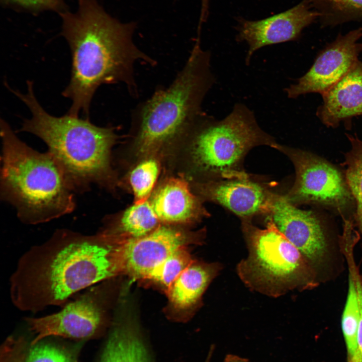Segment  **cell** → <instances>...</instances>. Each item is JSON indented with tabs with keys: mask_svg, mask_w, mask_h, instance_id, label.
Here are the masks:
<instances>
[{
	"mask_svg": "<svg viewBox=\"0 0 362 362\" xmlns=\"http://www.w3.org/2000/svg\"><path fill=\"white\" fill-rule=\"evenodd\" d=\"M116 242L102 233L59 229L20 258L10 278L14 305L36 312L64 304L74 294L117 275Z\"/></svg>",
	"mask_w": 362,
	"mask_h": 362,
	"instance_id": "cell-1",
	"label": "cell"
},
{
	"mask_svg": "<svg viewBox=\"0 0 362 362\" xmlns=\"http://www.w3.org/2000/svg\"><path fill=\"white\" fill-rule=\"evenodd\" d=\"M78 9L59 15L62 35L71 53V78L62 93L71 105L67 113L89 119L93 96L103 84L125 83L136 89L134 66L154 60L142 52L132 39L136 24L122 23L107 13L97 0H77Z\"/></svg>",
	"mask_w": 362,
	"mask_h": 362,
	"instance_id": "cell-2",
	"label": "cell"
},
{
	"mask_svg": "<svg viewBox=\"0 0 362 362\" xmlns=\"http://www.w3.org/2000/svg\"><path fill=\"white\" fill-rule=\"evenodd\" d=\"M27 84L24 94L9 87L32 114L31 118L24 120L20 131L33 134L44 142L74 192L87 191L93 184L112 188L115 177L111 163V149L117 139L114 129L67 114L51 115L35 97L33 82L28 80Z\"/></svg>",
	"mask_w": 362,
	"mask_h": 362,
	"instance_id": "cell-3",
	"label": "cell"
},
{
	"mask_svg": "<svg viewBox=\"0 0 362 362\" xmlns=\"http://www.w3.org/2000/svg\"><path fill=\"white\" fill-rule=\"evenodd\" d=\"M0 127L1 199L13 205L21 221L28 224L71 213L75 206L74 191L53 155L27 145L3 119Z\"/></svg>",
	"mask_w": 362,
	"mask_h": 362,
	"instance_id": "cell-4",
	"label": "cell"
},
{
	"mask_svg": "<svg viewBox=\"0 0 362 362\" xmlns=\"http://www.w3.org/2000/svg\"><path fill=\"white\" fill-rule=\"evenodd\" d=\"M199 36L172 83L155 92L140 112L134 147L144 159L154 157L188 131L193 133L205 114L202 104L215 79L210 53L201 48Z\"/></svg>",
	"mask_w": 362,
	"mask_h": 362,
	"instance_id": "cell-5",
	"label": "cell"
},
{
	"mask_svg": "<svg viewBox=\"0 0 362 362\" xmlns=\"http://www.w3.org/2000/svg\"><path fill=\"white\" fill-rule=\"evenodd\" d=\"M248 253L237 264L238 277L250 290L278 298L291 291L316 287L318 274L308 259L267 218L260 228L241 219Z\"/></svg>",
	"mask_w": 362,
	"mask_h": 362,
	"instance_id": "cell-6",
	"label": "cell"
},
{
	"mask_svg": "<svg viewBox=\"0 0 362 362\" xmlns=\"http://www.w3.org/2000/svg\"><path fill=\"white\" fill-rule=\"evenodd\" d=\"M278 144L252 111L237 103L221 120L204 116L192 135L190 156L201 181L245 177L250 175L244 167L248 152L259 146L275 149Z\"/></svg>",
	"mask_w": 362,
	"mask_h": 362,
	"instance_id": "cell-7",
	"label": "cell"
},
{
	"mask_svg": "<svg viewBox=\"0 0 362 362\" xmlns=\"http://www.w3.org/2000/svg\"><path fill=\"white\" fill-rule=\"evenodd\" d=\"M275 149L286 155L295 170L293 185L284 194L296 206L319 203L341 209L350 201L351 194L341 173L333 165L309 152L278 144Z\"/></svg>",
	"mask_w": 362,
	"mask_h": 362,
	"instance_id": "cell-8",
	"label": "cell"
},
{
	"mask_svg": "<svg viewBox=\"0 0 362 362\" xmlns=\"http://www.w3.org/2000/svg\"><path fill=\"white\" fill-rule=\"evenodd\" d=\"M280 231L308 259L320 281L330 270L335 245L329 239L319 219L311 211L289 203L283 194L274 193L269 213Z\"/></svg>",
	"mask_w": 362,
	"mask_h": 362,
	"instance_id": "cell-9",
	"label": "cell"
},
{
	"mask_svg": "<svg viewBox=\"0 0 362 362\" xmlns=\"http://www.w3.org/2000/svg\"><path fill=\"white\" fill-rule=\"evenodd\" d=\"M196 234L160 225L143 237L117 241L115 255L119 274L146 279L169 255L201 236H195Z\"/></svg>",
	"mask_w": 362,
	"mask_h": 362,
	"instance_id": "cell-10",
	"label": "cell"
},
{
	"mask_svg": "<svg viewBox=\"0 0 362 362\" xmlns=\"http://www.w3.org/2000/svg\"><path fill=\"white\" fill-rule=\"evenodd\" d=\"M104 310L98 286L92 287L56 313L27 321L36 336L32 345L50 336L81 339L92 337L101 330Z\"/></svg>",
	"mask_w": 362,
	"mask_h": 362,
	"instance_id": "cell-11",
	"label": "cell"
},
{
	"mask_svg": "<svg viewBox=\"0 0 362 362\" xmlns=\"http://www.w3.org/2000/svg\"><path fill=\"white\" fill-rule=\"evenodd\" d=\"M361 37L362 27L339 35L320 53L309 70L285 89L288 97L327 91L358 60L362 43L358 41Z\"/></svg>",
	"mask_w": 362,
	"mask_h": 362,
	"instance_id": "cell-12",
	"label": "cell"
},
{
	"mask_svg": "<svg viewBox=\"0 0 362 362\" xmlns=\"http://www.w3.org/2000/svg\"><path fill=\"white\" fill-rule=\"evenodd\" d=\"M198 196L203 201L221 206L241 219L266 216L274 194L265 183L250 176L195 184Z\"/></svg>",
	"mask_w": 362,
	"mask_h": 362,
	"instance_id": "cell-13",
	"label": "cell"
},
{
	"mask_svg": "<svg viewBox=\"0 0 362 362\" xmlns=\"http://www.w3.org/2000/svg\"><path fill=\"white\" fill-rule=\"evenodd\" d=\"M320 14L308 0H304L288 10L257 21L240 20L237 40L248 45L245 58L250 63L254 52L267 45L297 39L303 30L319 18Z\"/></svg>",
	"mask_w": 362,
	"mask_h": 362,
	"instance_id": "cell-14",
	"label": "cell"
},
{
	"mask_svg": "<svg viewBox=\"0 0 362 362\" xmlns=\"http://www.w3.org/2000/svg\"><path fill=\"white\" fill-rule=\"evenodd\" d=\"M149 201L161 223H192L209 216L202 200L191 191L183 177L166 179L152 193Z\"/></svg>",
	"mask_w": 362,
	"mask_h": 362,
	"instance_id": "cell-15",
	"label": "cell"
},
{
	"mask_svg": "<svg viewBox=\"0 0 362 362\" xmlns=\"http://www.w3.org/2000/svg\"><path fill=\"white\" fill-rule=\"evenodd\" d=\"M323 103L316 115L327 127L362 115V62L358 60L349 71L321 95Z\"/></svg>",
	"mask_w": 362,
	"mask_h": 362,
	"instance_id": "cell-16",
	"label": "cell"
},
{
	"mask_svg": "<svg viewBox=\"0 0 362 362\" xmlns=\"http://www.w3.org/2000/svg\"><path fill=\"white\" fill-rule=\"evenodd\" d=\"M100 362H152L137 325L121 319L112 329Z\"/></svg>",
	"mask_w": 362,
	"mask_h": 362,
	"instance_id": "cell-17",
	"label": "cell"
},
{
	"mask_svg": "<svg viewBox=\"0 0 362 362\" xmlns=\"http://www.w3.org/2000/svg\"><path fill=\"white\" fill-rule=\"evenodd\" d=\"M222 269L218 262H193L167 290L169 299L176 308L186 309L197 304L211 281Z\"/></svg>",
	"mask_w": 362,
	"mask_h": 362,
	"instance_id": "cell-18",
	"label": "cell"
},
{
	"mask_svg": "<svg viewBox=\"0 0 362 362\" xmlns=\"http://www.w3.org/2000/svg\"><path fill=\"white\" fill-rule=\"evenodd\" d=\"M149 199L141 204H135L121 214L117 223L102 233L113 238L126 236L127 239L143 237L160 225Z\"/></svg>",
	"mask_w": 362,
	"mask_h": 362,
	"instance_id": "cell-19",
	"label": "cell"
},
{
	"mask_svg": "<svg viewBox=\"0 0 362 362\" xmlns=\"http://www.w3.org/2000/svg\"><path fill=\"white\" fill-rule=\"evenodd\" d=\"M351 149L345 155V179L356 203L355 219L362 240V139L347 135Z\"/></svg>",
	"mask_w": 362,
	"mask_h": 362,
	"instance_id": "cell-20",
	"label": "cell"
},
{
	"mask_svg": "<svg viewBox=\"0 0 362 362\" xmlns=\"http://www.w3.org/2000/svg\"><path fill=\"white\" fill-rule=\"evenodd\" d=\"M308 1L325 26L362 19V0Z\"/></svg>",
	"mask_w": 362,
	"mask_h": 362,
	"instance_id": "cell-21",
	"label": "cell"
},
{
	"mask_svg": "<svg viewBox=\"0 0 362 362\" xmlns=\"http://www.w3.org/2000/svg\"><path fill=\"white\" fill-rule=\"evenodd\" d=\"M348 290L341 316V329L346 349L347 360L353 355L357 347L360 312L356 287L351 273L348 271Z\"/></svg>",
	"mask_w": 362,
	"mask_h": 362,
	"instance_id": "cell-22",
	"label": "cell"
},
{
	"mask_svg": "<svg viewBox=\"0 0 362 362\" xmlns=\"http://www.w3.org/2000/svg\"><path fill=\"white\" fill-rule=\"evenodd\" d=\"M159 164L154 157L144 158L131 171L129 182L132 188L135 204L148 200L159 173Z\"/></svg>",
	"mask_w": 362,
	"mask_h": 362,
	"instance_id": "cell-23",
	"label": "cell"
},
{
	"mask_svg": "<svg viewBox=\"0 0 362 362\" xmlns=\"http://www.w3.org/2000/svg\"><path fill=\"white\" fill-rule=\"evenodd\" d=\"M193 262L186 247L181 248L169 255L145 279L156 283L168 290L179 275Z\"/></svg>",
	"mask_w": 362,
	"mask_h": 362,
	"instance_id": "cell-24",
	"label": "cell"
},
{
	"mask_svg": "<svg viewBox=\"0 0 362 362\" xmlns=\"http://www.w3.org/2000/svg\"><path fill=\"white\" fill-rule=\"evenodd\" d=\"M6 8L15 10L37 14L50 11L57 13L59 15L68 11L64 0H0Z\"/></svg>",
	"mask_w": 362,
	"mask_h": 362,
	"instance_id": "cell-25",
	"label": "cell"
},
{
	"mask_svg": "<svg viewBox=\"0 0 362 362\" xmlns=\"http://www.w3.org/2000/svg\"><path fill=\"white\" fill-rule=\"evenodd\" d=\"M33 345L25 362H73L69 354L59 347L48 344Z\"/></svg>",
	"mask_w": 362,
	"mask_h": 362,
	"instance_id": "cell-26",
	"label": "cell"
},
{
	"mask_svg": "<svg viewBox=\"0 0 362 362\" xmlns=\"http://www.w3.org/2000/svg\"><path fill=\"white\" fill-rule=\"evenodd\" d=\"M350 273L354 278L359 303L360 318L357 336V347L352 357L347 362H362V277L357 266L352 267Z\"/></svg>",
	"mask_w": 362,
	"mask_h": 362,
	"instance_id": "cell-27",
	"label": "cell"
},
{
	"mask_svg": "<svg viewBox=\"0 0 362 362\" xmlns=\"http://www.w3.org/2000/svg\"><path fill=\"white\" fill-rule=\"evenodd\" d=\"M211 356H209L207 362H209ZM222 362H249V360L238 355L232 354H227Z\"/></svg>",
	"mask_w": 362,
	"mask_h": 362,
	"instance_id": "cell-28",
	"label": "cell"
},
{
	"mask_svg": "<svg viewBox=\"0 0 362 362\" xmlns=\"http://www.w3.org/2000/svg\"><path fill=\"white\" fill-rule=\"evenodd\" d=\"M209 0H202V10L208 11Z\"/></svg>",
	"mask_w": 362,
	"mask_h": 362,
	"instance_id": "cell-29",
	"label": "cell"
}]
</instances>
